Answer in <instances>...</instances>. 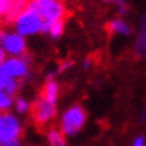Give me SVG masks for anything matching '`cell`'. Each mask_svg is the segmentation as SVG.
<instances>
[{
    "mask_svg": "<svg viewBox=\"0 0 146 146\" xmlns=\"http://www.w3.org/2000/svg\"><path fill=\"white\" fill-rule=\"evenodd\" d=\"M42 27H43V19L30 0L26 9L13 22V31H16L24 38H28L40 34Z\"/></svg>",
    "mask_w": 146,
    "mask_h": 146,
    "instance_id": "6da1fadb",
    "label": "cell"
},
{
    "mask_svg": "<svg viewBox=\"0 0 146 146\" xmlns=\"http://www.w3.org/2000/svg\"><path fill=\"white\" fill-rule=\"evenodd\" d=\"M87 119L86 111L80 105H72L60 117V131L66 137H72L83 129Z\"/></svg>",
    "mask_w": 146,
    "mask_h": 146,
    "instance_id": "7a4b0ae2",
    "label": "cell"
},
{
    "mask_svg": "<svg viewBox=\"0 0 146 146\" xmlns=\"http://www.w3.org/2000/svg\"><path fill=\"white\" fill-rule=\"evenodd\" d=\"M23 123L19 117L9 111L0 113V145L22 141Z\"/></svg>",
    "mask_w": 146,
    "mask_h": 146,
    "instance_id": "3957f363",
    "label": "cell"
},
{
    "mask_svg": "<svg viewBox=\"0 0 146 146\" xmlns=\"http://www.w3.org/2000/svg\"><path fill=\"white\" fill-rule=\"evenodd\" d=\"M30 64L31 56L28 54H24L23 56H7L4 63L0 66V72L11 79L27 80L31 78Z\"/></svg>",
    "mask_w": 146,
    "mask_h": 146,
    "instance_id": "277c9868",
    "label": "cell"
},
{
    "mask_svg": "<svg viewBox=\"0 0 146 146\" xmlns=\"http://www.w3.org/2000/svg\"><path fill=\"white\" fill-rule=\"evenodd\" d=\"M44 23H54L63 20L66 15V7L60 0H31Z\"/></svg>",
    "mask_w": 146,
    "mask_h": 146,
    "instance_id": "5b68a950",
    "label": "cell"
},
{
    "mask_svg": "<svg viewBox=\"0 0 146 146\" xmlns=\"http://www.w3.org/2000/svg\"><path fill=\"white\" fill-rule=\"evenodd\" d=\"M0 44L3 46L7 56H23L27 54L26 38L16 31L1 30L0 31Z\"/></svg>",
    "mask_w": 146,
    "mask_h": 146,
    "instance_id": "8992f818",
    "label": "cell"
},
{
    "mask_svg": "<svg viewBox=\"0 0 146 146\" xmlns=\"http://www.w3.org/2000/svg\"><path fill=\"white\" fill-rule=\"evenodd\" d=\"M31 114L36 125L46 126L51 121L55 119V117H56L58 114L56 103H51V102L46 101L42 97H39L34 102V105H32Z\"/></svg>",
    "mask_w": 146,
    "mask_h": 146,
    "instance_id": "52a82bcc",
    "label": "cell"
},
{
    "mask_svg": "<svg viewBox=\"0 0 146 146\" xmlns=\"http://www.w3.org/2000/svg\"><path fill=\"white\" fill-rule=\"evenodd\" d=\"M28 3H30V0H9L8 9H7V13H5V16H4L5 23L13 24L16 18L26 9Z\"/></svg>",
    "mask_w": 146,
    "mask_h": 146,
    "instance_id": "ba28073f",
    "label": "cell"
},
{
    "mask_svg": "<svg viewBox=\"0 0 146 146\" xmlns=\"http://www.w3.org/2000/svg\"><path fill=\"white\" fill-rule=\"evenodd\" d=\"M40 97L46 99V101L51 102V103H56L58 98H59V84L54 76H48L47 80H46L44 86L42 89V93H40Z\"/></svg>",
    "mask_w": 146,
    "mask_h": 146,
    "instance_id": "9c48e42d",
    "label": "cell"
},
{
    "mask_svg": "<svg viewBox=\"0 0 146 146\" xmlns=\"http://www.w3.org/2000/svg\"><path fill=\"white\" fill-rule=\"evenodd\" d=\"M134 51L138 56H146V13L143 15L139 26V31L135 40V46H134Z\"/></svg>",
    "mask_w": 146,
    "mask_h": 146,
    "instance_id": "30bf717a",
    "label": "cell"
},
{
    "mask_svg": "<svg viewBox=\"0 0 146 146\" xmlns=\"http://www.w3.org/2000/svg\"><path fill=\"white\" fill-rule=\"evenodd\" d=\"M107 30L113 34H118V35H129L130 34V26L127 23L122 20V19H114L107 24Z\"/></svg>",
    "mask_w": 146,
    "mask_h": 146,
    "instance_id": "8fae6325",
    "label": "cell"
},
{
    "mask_svg": "<svg viewBox=\"0 0 146 146\" xmlns=\"http://www.w3.org/2000/svg\"><path fill=\"white\" fill-rule=\"evenodd\" d=\"M66 135L60 131V129H50L47 131V141L50 146H67Z\"/></svg>",
    "mask_w": 146,
    "mask_h": 146,
    "instance_id": "7c38bea8",
    "label": "cell"
},
{
    "mask_svg": "<svg viewBox=\"0 0 146 146\" xmlns=\"http://www.w3.org/2000/svg\"><path fill=\"white\" fill-rule=\"evenodd\" d=\"M13 109H15V111H16L18 114L26 115V114H28V113H31L32 105L27 98L16 97L15 98V101H13Z\"/></svg>",
    "mask_w": 146,
    "mask_h": 146,
    "instance_id": "4fadbf2b",
    "label": "cell"
},
{
    "mask_svg": "<svg viewBox=\"0 0 146 146\" xmlns=\"http://www.w3.org/2000/svg\"><path fill=\"white\" fill-rule=\"evenodd\" d=\"M64 20H58V22H54L51 26H50V30L47 32V35H50L51 39H59L60 36L64 34Z\"/></svg>",
    "mask_w": 146,
    "mask_h": 146,
    "instance_id": "5bb4252c",
    "label": "cell"
},
{
    "mask_svg": "<svg viewBox=\"0 0 146 146\" xmlns=\"http://www.w3.org/2000/svg\"><path fill=\"white\" fill-rule=\"evenodd\" d=\"M13 101L15 98L1 90L0 91V111H8L11 107H13Z\"/></svg>",
    "mask_w": 146,
    "mask_h": 146,
    "instance_id": "9a60e30c",
    "label": "cell"
},
{
    "mask_svg": "<svg viewBox=\"0 0 146 146\" xmlns=\"http://www.w3.org/2000/svg\"><path fill=\"white\" fill-rule=\"evenodd\" d=\"M19 90H20V82H19L18 79H11V78H9L4 91L7 94H9L11 97H15V95H18Z\"/></svg>",
    "mask_w": 146,
    "mask_h": 146,
    "instance_id": "2e32d148",
    "label": "cell"
},
{
    "mask_svg": "<svg viewBox=\"0 0 146 146\" xmlns=\"http://www.w3.org/2000/svg\"><path fill=\"white\" fill-rule=\"evenodd\" d=\"M8 5H9V0H0V18L4 19L7 9H8Z\"/></svg>",
    "mask_w": 146,
    "mask_h": 146,
    "instance_id": "e0dca14e",
    "label": "cell"
},
{
    "mask_svg": "<svg viewBox=\"0 0 146 146\" xmlns=\"http://www.w3.org/2000/svg\"><path fill=\"white\" fill-rule=\"evenodd\" d=\"M72 64H74V62L72 60H66V62L60 63V66H59V68H58V71L59 72H63V71H67L68 68H71L72 67Z\"/></svg>",
    "mask_w": 146,
    "mask_h": 146,
    "instance_id": "ac0fdd59",
    "label": "cell"
},
{
    "mask_svg": "<svg viewBox=\"0 0 146 146\" xmlns=\"http://www.w3.org/2000/svg\"><path fill=\"white\" fill-rule=\"evenodd\" d=\"M8 80H9V78H7L4 74L0 72V91H1V90L4 91L5 86H7V83H8Z\"/></svg>",
    "mask_w": 146,
    "mask_h": 146,
    "instance_id": "d6986e66",
    "label": "cell"
},
{
    "mask_svg": "<svg viewBox=\"0 0 146 146\" xmlns=\"http://www.w3.org/2000/svg\"><path fill=\"white\" fill-rule=\"evenodd\" d=\"M7 59V54H5L4 48H3V46L0 44V66L4 63V60Z\"/></svg>",
    "mask_w": 146,
    "mask_h": 146,
    "instance_id": "ffe728a7",
    "label": "cell"
},
{
    "mask_svg": "<svg viewBox=\"0 0 146 146\" xmlns=\"http://www.w3.org/2000/svg\"><path fill=\"white\" fill-rule=\"evenodd\" d=\"M133 146H146L145 145V141H143V138H142V137H138L137 139L134 141Z\"/></svg>",
    "mask_w": 146,
    "mask_h": 146,
    "instance_id": "44dd1931",
    "label": "cell"
},
{
    "mask_svg": "<svg viewBox=\"0 0 146 146\" xmlns=\"http://www.w3.org/2000/svg\"><path fill=\"white\" fill-rule=\"evenodd\" d=\"M90 67H91V59H89V58H87V59H86V60L83 62V68L89 70Z\"/></svg>",
    "mask_w": 146,
    "mask_h": 146,
    "instance_id": "7402d4cb",
    "label": "cell"
},
{
    "mask_svg": "<svg viewBox=\"0 0 146 146\" xmlns=\"http://www.w3.org/2000/svg\"><path fill=\"white\" fill-rule=\"evenodd\" d=\"M0 146H23V145H22V141H18V142H12V143H4V145H0Z\"/></svg>",
    "mask_w": 146,
    "mask_h": 146,
    "instance_id": "603a6c76",
    "label": "cell"
},
{
    "mask_svg": "<svg viewBox=\"0 0 146 146\" xmlns=\"http://www.w3.org/2000/svg\"><path fill=\"white\" fill-rule=\"evenodd\" d=\"M3 24H4V19H3V18H0V31L3 30Z\"/></svg>",
    "mask_w": 146,
    "mask_h": 146,
    "instance_id": "cb8c5ba5",
    "label": "cell"
},
{
    "mask_svg": "<svg viewBox=\"0 0 146 146\" xmlns=\"http://www.w3.org/2000/svg\"><path fill=\"white\" fill-rule=\"evenodd\" d=\"M101 1H103V3H113V4H114L115 0H101Z\"/></svg>",
    "mask_w": 146,
    "mask_h": 146,
    "instance_id": "d4e9b609",
    "label": "cell"
},
{
    "mask_svg": "<svg viewBox=\"0 0 146 146\" xmlns=\"http://www.w3.org/2000/svg\"><path fill=\"white\" fill-rule=\"evenodd\" d=\"M0 113H1V111H0Z\"/></svg>",
    "mask_w": 146,
    "mask_h": 146,
    "instance_id": "484cf974",
    "label": "cell"
}]
</instances>
